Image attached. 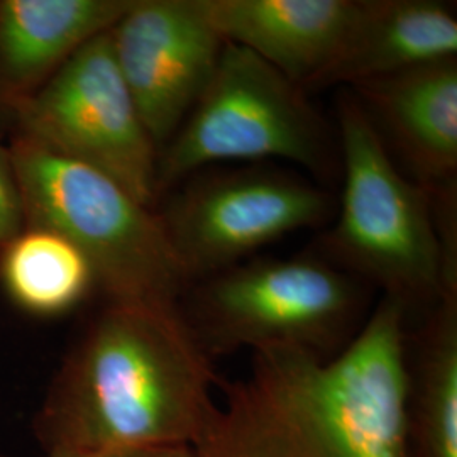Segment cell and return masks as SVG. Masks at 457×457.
Here are the masks:
<instances>
[{
	"instance_id": "cell-1",
	"label": "cell",
	"mask_w": 457,
	"mask_h": 457,
	"mask_svg": "<svg viewBox=\"0 0 457 457\" xmlns=\"http://www.w3.org/2000/svg\"><path fill=\"white\" fill-rule=\"evenodd\" d=\"M409 311L383 296L332 358L253 354L245 378L219 379L195 457H410L405 425Z\"/></svg>"
},
{
	"instance_id": "cell-2",
	"label": "cell",
	"mask_w": 457,
	"mask_h": 457,
	"mask_svg": "<svg viewBox=\"0 0 457 457\" xmlns=\"http://www.w3.org/2000/svg\"><path fill=\"white\" fill-rule=\"evenodd\" d=\"M219 379L180 303L105 300L53 378L34 437L45 457L194 445Z\"/></svg>"
},
{
	"instance_id": "cell-3",
	"label": "cell",
	"mask_w": 457,
	"mask_h": 457,
	"mask_svg": "<svg viewBox=\"0 0 457 457\" xmlns=\"http://www.w3.org/2000/svg\"><path fill=\"white\" fill-rule=\"evenodd\" d=\"M343 194L324 236L330 264L383 290L407 311L430 309L457 290L447 268L430 190L396 168L358 98L337 102Z\"/></svg>"
},
{
	"instance_id": "cell-4",
	"label": "cell",
	"mask_w": 457,
	"mask_h": 457,
	"mask_svg": "<svg viewBox=\"0 0 457 457\" xmlns=\"http://www.w3.org/2000/svg\"><path fill=\"white\" fill-rule=\"evenodd\" d=\"M9 149L26 226L54 230L77 245L105 300L180 303L190 281L160 213L109 175L21 134Z\"/></svg>"
},
{
	"instance_id": "cell-5",
	"label": "cell",
	"mask_w": 457,
	"mask_h": 457,
	"mask_svg": "<svg viewBox=\"0 0 457 457\" xmlns=\"http://www.w3.org/2000/svg\"><path fill=\"white\" fill-rule=\"evenodd\" d=\"M180 309L211 358L241 349L332 358L368 313L362 281L319 258H260L196 281Z\"/></svg>"
},
{
	"instance_id": "cell-6",
	"label": "cell",
	"mask_w": 457,
	"mask_h": 457,
	"mask_svg": "<svg viewBox=\"0 0 457 457\" xmlns=\"http://www.w3.org/2000/svg\"><path fill=\"white\" fill-rule=\"evenodd\" d=\"M305 94L251 51L226 43L207 88L160 151L158 196L228 162L275 158L315 175L332 171L326 124Z\"/></svg>"
},
{
	"instance_id": "cell-7",
	"label": "cell",
	"mask_w": 457,
	"mask_h": 457,
	"mask_svg": "<svg viewBox=\"0 0 457 457\" xmlns=\"http://www.w3.org/2000/svg\"><path fill=\"white\" fill-rule=\"evenodd\" d=\"M109 31L79 49L11 115L16 134L109 175L154 209L160 149L115 63Z\"/></svg>"
},
{
	"instance_id": "cell-8",
	"label": "cell",
	"mask_w": 457,
	"mask_h": 457,
	"mask_svg": "<svg viewBox=\"0 0 457 457\" xmlns=\"http://www.w3.org/2000/svg\"><path fill=\"white\" fill-rule=\"evenodd\" d=\"M334 211V198L307 179L247 166L198 171L158 213L192 287L292 232L324 224Z\"/></svg>"
},
{
	"instance_id": "cell-9",
	"label": "cell",
	"mask_w": 457,
	"mask_h": 457,
	"mask_svg": "<svg viewBox=\"0 0 457 457\" xmlns=\"http://www.w3.org/2000/svg\"><path fill=\"white\" fill-rule=\"evenodd\" d=\"M109 34L115 63L162 151L207 88L226 41L200 0H131Z\"/></svg>"
},
{
	"instance_id": "cell-10",
	"label": "cell",
	"mask_w": 457,
	"mask_h": 457,
	"mask_svg": "<svg viewBox=\"0 0 457 457\" xmlns=\"http://www.w3.org/2000/svg\"><path fill=\"white\" fill-rule=\"evenodd\" d=\"M383 143L427 188L456 180L457 58L351 87Z\"/></svg>"
},
{
	"instance_id": "cell-11",
	"label": "cell",
	"mask_w": 457,
	"mask_h": 457,
	"mask_svg": "<svg viewBox=\"0 0 457 457\" xmlns=\"http://www.w3.org/2000/svg\"><path fill=\"white\" fill-rule=\"evenodd\" d=\"M226 41L251 51L303 92L343 46L362 0H200Z\"/></svg>"
},
{
	"instance_id": "cell-12",
	"label": "cell",
	"mask_w": 457,
	"mask_h": 457,
	"mask_svg": "<svg viewBox=\"0 0 457 457\" xmlns=\"http://www.w3.org/2000/svg\"><path fill=\"white\" fill-rule=\"evenodd\" d=\"M131 0H0V109L33 97Z\"/></svg>"
},
{
	"instance_id": "cell-13",
	"label": "cell",
	"mask_w": 457,
	"mask_h": 457,
	"mask_svg": "<svg viewBox=\"0 0 457 457\" xmlns=\"http://www.w3.org/2000/svg\"><path fill=\"white\" fill-rule=\"evenodd\" d=\"M457 58V19L436 0H362L360 16L307 90L358 83Z\"/></svg>"
},
{
	"instance_id": "cell-14",
	"label": "cell",
	"mask_w": 457,
	"mask_h": 457,
	"mask_svg": "<svg viewBox=\"0 0 457 457\" xmlns=\"http://www.w3.org/2000/svg\"><path fill=\"white\" fill-rule=\"evenodd\" d=\"M405 425L410 457H457V290L441 295L407 341Z\"/></svg>"
},
{
	"instance_id": "cell-15",
	"label": "cell",
	"mask_w": 457,
	"mask_h": 457,
	"mask_svg": "<svg viewBox=\"0 0 457 457\" xmlns=\"http://www.w3.org/2000/svg\"><path fill=\"white\" fill-rule=\"evenodd\" d=\"M0 283L17 309L43 319L65 315L97 290L82 251L37 226H26L0 251Z\"/></svg>"
},
{
	"instance_id": "cell-16",
	"label": "cell",
	"mask_w": 457,
	"mask_h": 457,
	"mask_svg": "<svg viewBox=\"0 0 457 457\" xmlns=\"http://www.w3.org/2000/svg\"><path fill=\"white\" fill-rule=\"evenodd\" d=\"M26 228L22 192L9 146L0 145V251Z\"/></svg>"
},
{
	"instance_id": "cell-17",
	"label": "cell",
	"mask_w": 457,
	"mask_h": 457,
	"mask_svg": "<svg viewBox=\"0 0 457 457\" xmlns=\"http://www.w3.org/2000/svg\"><path fill=\"white\" fill-rule=\"evenodd\" d=\"M51 457H195V453L192 445H160V447H136V449H119V451H104V453H90V454Z\"/></svg>"
}]
</instances>
